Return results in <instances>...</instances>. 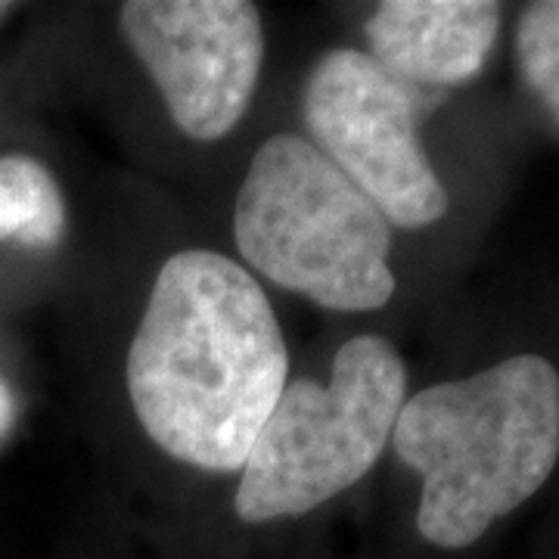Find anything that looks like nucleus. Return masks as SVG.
<instances>
[{
  "mask_svg": "<svg viewBox=\"0 0 559 559\" xmlns=\"http://www.w3.org/2000/svg\"><path fill=\"white\" fill-rule=\"evenodd\" d=\"M119 22L187 138L221 140L240 124L264 60L255 3L131 0Z\"/></svg>",
  "mask_w": 559,
  "mask_h": 559,
  "instance_id": "423d86ee",
  "label": "nucleus"
},
{
  "mask_svg": "<svg viewBox=\"0 0 559 559\" xmlns=\"http://www.w3.org/2000/svg\"><path fill=\"white\" fill-rule=\"evenodd\" d=\"M516 60L528 91L559 121V0H540L522 10Z\"/></svg>",
  "mask_w": 559,
  "mask_h": 559,
  "instance_id": "1a4fd4ad",
  "label": "nucleus"
},
{
  "mask_svg": "<svg viewBox=\"0 0 559 559\" xmlns=\"http://www.w3.org/2000/svg\"><path fill=\"white\" fill-rule=\"evenodd\" d=\"M286 373L274 308L242 264L200 249L162 264L128 352V395L168 457L242 469Z\"/></svg>",
  "mask_w": 559,
  "mask_h": 559,
  "instance_id": "f257e3e1",
  "label": "nucleus"
},
{
  "mask_svg": "<svg viewBox=\"0 0 559 559\" xmlns=\"http://www.w3.org/2000/svg\"><path fill=\"white\" fill-rule=\"evenodd\" d=\"M10 10H13V7H10V3H0V20H3V16H7V13H10Z\"/></svg>",
  "mask_w": 559,
  "mask_h": 559,
  "instance_id": "9b49d317",
  "label": "nucleus"
},
{
  "mask_svg": "<svg viewBox=\"0 0 559 559\" xmlns=\"http://www.w3.org/2000/svg\"><path fill=\"white\" fill-rule=\"evenodd\" d=\"M404 392V360L382 336L345 342L330 382H289L242 463L237 516H305L364 479L395 432Z\"/></svg>",
  "mask_w": 559,
  "mask_h": 559,
  "instance_id": "20e7f679",
  "label": "nucleus"
},
{
  "mask_svg": "<svg viewBox=\"0 0 559 559\" xmlns=\"http://www.w3.org/2000/svg\"><path fill=\"white\" fill-rule=\"evenodd\" d=\"M419 109L417 87L360 50L326 53L301 94L311 143L404 230L429 227L448 212V193L419 146Z\"/></svg>",
  "mask_w": 559,
  "mask_h": 559,
  "instance_id": "39448f33",
  "label": "nucleus"
},
{
  "mask_svg": "<svg viewBox=\"0 0 559 559\" xmlns=\"http://www.w3.org/2000/svg\"><path fill=\"white\" fill-rule=\"evenodd\" d=\"M13 423H16V399H13L7 380L0 377V439L13 429Z\"/></svg>",
  "mask_w": 559,
  "mask_h": 559,
  "instance_id": "9d476101",
  "label": "nucleus"
},
{
  "mask_svg": "<svg viewBox=\"0 0 559 559\" xmlns=\"http://www.w3.org/2000/svg\"><path fill=\"white\" fill-rule=\"evenodd\" d=\"M234 237L280 289L330 311H377L395 296L392 224L308 138L264 140L242 178Z\"/></svg>",
  "mask_w": 559,
  "mask_h": 559,
  "instance_id": "7ed1b4c3",
  "label": "nucleus"
},
{
  "mask_svg": "<svg viewBox=\"0 0 559 559\" xmlns=\"http://www.w3.org/2000/svg\"><path fill=\"white\" fill-rule=\"evenodd\" d=\"M62 230L66 205L53 175L32 156H0V242L50 249Z\"/></svg>",
  "mask_w": 559,
  "mask_h": 559,
  "instance_id": "6e6552de",
  "label": "nucleus"
},
{
  "mask_svg": "<svg viewBox=\"0 0 559 559\" xmlns=\"http://www.w3.org/2000/svg\"><path fill=\"white\" fill-rule=\"evenodd\" d=\"M392 444L423 479L417 528L463 550L535 498L559 460V373L516 355L457 382H439L401 407Z\"/></svg>",
  "mask_w": 559,
  "mask_h": 559,
  "instance_id": "f03ea898",
  "label": "nucleus"
},
{
  "mask_svg": "<svg viewBox=\"0 0 559 559\" xmlns=\"http://www.w3.org/2000/svg\"><path fill=\"white\" fill-rule=\"evenodd\" d=\"M500 32V3L385 0L367 22L370 57L411 87H454L479 75Z\"/></svg>",
  "mask_w": 559,
  "mask_h": 559,
  "instance_id": "0eeeda50",
  "label": "nucleus"
}]
</instances>
